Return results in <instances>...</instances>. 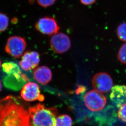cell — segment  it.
Listing matches in <instances>:
<instances>
[{
    "label": "cell",
    "mask_w": 126,
    "mask_h": 126,
    "mask_svg": "<svg viewBox=\"0 0 126 126\" xmlns=\"http://www.w3.org/2000/svg\"><path fill=\"white\" fill-rule=\"evenodd\" d=\"M29 108L18 97L0 99V126H31Z\"/></svg>",
    "instance_id": "6da1fadb"
},
{
    "label": "cell",
    "mask_w": 126,
    "mask_h": 126,
    "mask_svg": "<svg viewBox=\"0 0 126 126\" xmlns=\"http://www.w3.org/2000/svg\"><path fill=\"white\" fill-rule=\"evenodd\" d=\"M31 126H56V114L51 108L38 103L29 108Z\"/></svg>",
    "instance_id": "7a4b0ae2"
},
{
    "label": "cell",
    "mask_w": 126,
    "mask_h": 126,
    "mask_svg": "<svg viewBox=\"0 0 126 126\" xmlns=\"http://www.w3.org/2000/svg\"><path fill=\"white\" fill-rule=\"evenodd\" d=\"M84 105L92 112L102 110L107 104V99L102 93L95 90L87 92L84 97Z\"/></svg>",
    "instance_id": "3957f363"
},
{
    "label": "cell",
    "mask_w": 126,
    "mask_h": 126,
    "mask_svg": "<svg viewBox=\"0 0 126 126\" xmlns=\"http://www.w3.org/2000/svg\"><path fill=\"white\" fill-rule=\"evenodd\" d=\"M26 47V41L24 38L12 36L7 40L5 50L9 55L17 58L23 54Z\"/></svg>",
    "instance_id": "277c9868"
},
{
    "label": "cell",
    "mask_w": 126,
    "mask_h": 126,
    "mask_svg": "<svg viewBox=\"0 0 126 126\" xmlns=\"http://www.w3.org/2000/svg\"><path fill=\"white\" fill-rule=\"evenodd\" d=\"M50 47L53 51L58 54H64L69 50L71 41L69 36L62 32L53 35L50 41Z\"/></svg>",
    "instance_id": "5b68a950"
},
{
    "label": "cell",
    "mask_w": 126,
    "mask_h": 126,
    "mask_svg": "<svg viewBox=\"0 0 126 126\" xmlns=\"http://www.w3.org/2000/svg\"><path fill=\"white\" fill-rule=\"evenodd\" d=\"M92 84L94 90L102 93H107L110 92L113 87V80L107 73L99 72L93 77Z\"/></svg>",
    "instance_id": "8992f818"
},
{
    "label": "cell",
    "mask_w": 126,
    "mask_h": 126,
    "mask_svg": "<svg viewBox=\"0 0 126 126\" xmlns=\"http://www.w3.org/2000/svg\"><path fill=\"white\" fill-rule=\"evenodd\" d=\"M36 29L43 34L53 35L57 33L60 27L56 19L52 17L46 16L41 18L36 23Z\"/></svg>",
    "instance_id": "52a82bcc"
},
{
    "label": "cell",
    "mask_w": 126,
    "mask_h": 126,
    "mask_svg": "<svg viewBox=\"0 0 126 126\" xmlns=\"http://www.w3.org/2000/svg\"><path fill=\"white\" fill-rule=\"evenodd\" d=\"M20 95L22 98L28 102L36 100L43 101L44 95L41 94L39 87L34 82H29L23 87Z\"/></svg>",
    "instance_id": "ba28073f"
},
{
    "label": "cell",
    "mask_w": 126,
    "mask_h": 126,
    "mask_svg": "<svg viewBox=\"0 0 126 126\" xmlns=\"http://www.w3.org/2000/svg\"><path fill=\"white\" fill-rule=\"evenodd\" d=\"M40 61L39 54L36 51H28L23 54L19 62L20 67L25 71L33 69L38 65Z\"/></svg>",
    "instance_id": "9c48e42d"
},
{
    "label": "cell",
    "mask_w": 126,
    "mask_h": 126,
    "mask_svg": "<svg viewBox=\"0 0 126 126\" xmlns=\"http://www.w3.org/2000/svg\"><path fill=\"white\" fill-rule=\"evenodd\" d=\"M110 99L112 103L118 108L126 104V86L116 85L112 87Z\"/></svg>",
    "instance_id": "30bf717a"
},
{
    "label": "cell",
    "mask_w": 126,
    "mask_h": 126,
    "mask_svg": "<svg viewBox=\"0 0 126 126\" xmlns=\"http://www.w3.org/2000/svg\"><path fill=\"white\" fill-rule=\"evenodd\" d=\"M33 76L35 80L39 83L46 85L51 81L52 74L49 67L45 66H42L34 69Z\"/></svg>",
    "instance_id": "8fae6325"
},
{
    "label": "cell",
    "mask_w": 126,
    "mask_h": 126,
    "mask_svg": "<svg viewBox=\"0 0 126 126\" xmlns=\"http://www.w3.org/2000/svg\"><path fill=\"white\" fill-rule=\"evenodd\" d=\"M72 120L70 116L63 114L56 118V126H72Z\"/></svg>",
    "instance_id": "7c38bea8"
},
{
    "label": "cell",
    "mask_w": 126,
    "mask_h": 126,
    "mask_svg": "<svg viewBox=\"0 0 126 126\" xmlns=\"http://www.w3.org/2000/svg\"><path fill=\"white\" fill-rule=\"evenodd\" d=\"M116 33L120 41L126 42V22L119 25L117 28Z\"/></svg>",
    "instance_id": "4fadbf2b"
},
{
    "label": "cell",
    "mask_w": 126,
    "mask_h": 126,
    "mask_svg": "<svg viewBox=\"0 0 126 126\" xmlns=\"http://www.w3.org/2000/svg\"><path fill=\"white\" fill-rule=\"evenodd\" d=\"M117 57L121 63L126 64V43L120 47L118 50Z\"/></svg>",
    "instance_id": "5bb4252c"
},
{
    "label": "cell",
    "mask_w": 126,
    "mask_h": 126,
    "mask_svg": "<svg viewBox=\"0 0 126 126\" xmlns=\"http://www.w3.org/2000/svg\"><path fill=\"white\" fill-rule=\"evenodd\" d=\"M8 25V17L4 14L0 12V32L5 31Z\"/></svg>",
    "instance_id": "9a60e30c"
},
{
    "label": "cell",
    "mask_w": 126,
    "mask_h": 126,
    "mask_svg": "<svg viewBox=\"0 0 126 126\" xmlns=\"http://www.w3.org/2000/svg\"><path fill=\"white\" fill-rule=\"evenodd\" d=\"M117 112V117L120 120L126 123V104L119 107Z\"/></svg>",
    "instance_id": "2e32d148"
},
{
    "label": "cell",
    "mask_w": 126,
    "mask_h": 126,
    "mask_svg": "<svg viewBox=\"0 0 126 126\" xmlns=\"http://www.w3.org/2000/svg\"><path fill=\"white\" fill-rule=\"evenodd\" d=\"M38 4L43 7H49L54 4L56 0H37Z\"/></svg>",
    "instance_id": "e0dca14e"
},
{
    "label": "cell",
    "mask_w": 126,
    "mask_h": 126,
    "mask_svg": "<svg viewBox=\"0 0 126 126\" xmlns=\"http://www.w3.org/2000/svg\"><path fill=\"white\" fill-rule=\"evenodd\" d=\"M96 0H80L81 3L86 6L92 5L95 2Z\"/></svg>",
    "instance_id": "ac0fdd59"
},
{
    "label": "cell",
    "mask_w": 126,
    "mask_h": 126,
    "mask_svg": "<svg viewBox=\"0 0 126 126\" xmlns=\"http://www.w3.org/2000/svg\"><path fill=\"white\" fill-rule=\"evenodd\" d=\"M2 83H1V81L0 80V92L2 90Z\"/></svg>",
    "instance_id": "d6986e66"
},
{
    "label": "cell",
    "mask_w": 126,
    "mask_h": 126,
    "mask_svg": "<svg viewBox=\"0 0 126 126\" xmlns=\"http://www.w3.org/2000/svg\"><path fill=\"white\" fill-rule=\"evenodd\" d=\"M29 1L31 3H33L34 0H29Z\"/></svg>",
    "instance_id": "ffe728a7"
},
{
    "label": "cell",
    "mask_w": 126,
    "mask_h": 126,
    "mask_svg": "<svg viewBox=\"0 0 126 126\" xmlns=\"http://www.w3.org/2000/svg\"><path fill=\"white\" fill-rule=\"evenodd\" d=\"M1 61H0V67H1Z\"/></svg>",
    "instance_id": "44dd1931"
}]
</instances>
